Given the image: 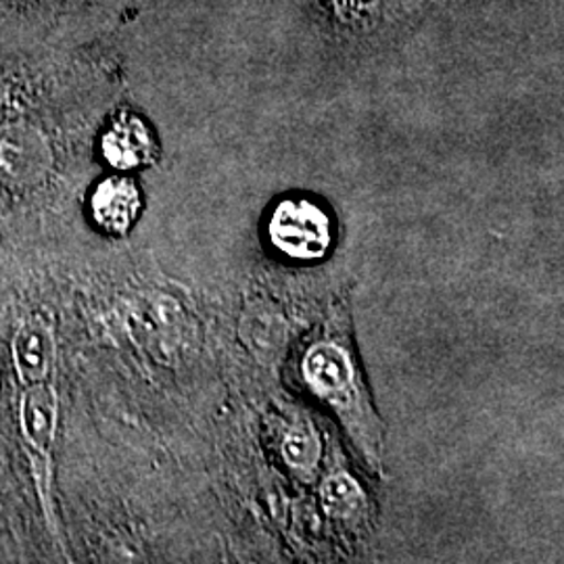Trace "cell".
I'll return each instance as SVG.
<instances>
[{"instance_id":"52a82bcc","label":"cell","mask_w":564,"mask_h":564,"mask_svg":"<svg viewBox=\"0 0 564 564\" xmlns=\"http://www.w3.org/2000/svg\"><path fill=\"white\" fill-rule=\"evenodd\" d=\"M13 358L23 384L44 383L53 370L55 341L48 324L32 318L21 324L13 339Z\"/></svg>"},{"instance_id":"9c48e42d","label":"cell","mask_w":564,"mask_h":564,"mask_svg":"<svg viewBox=\"0 0 564 564\" xmlns=\"http://www.w3.org/2000/svg\"><path fill=\"white\" fill-rule=\"evenodd\" d=\"M324 508L333 517H354L364 506V494L360 485L349 475H333L323 489Z\"/></svg>"},{"instance_id":"277c9868","label":"cell","mask_w":564,"mask_h":564,"mask_svg":"<svg viewBox=\"0 0 564 564\" xmlns=\"http://www.w3.org/2000/svg\"><path fill=\"white\" fill-rule=\"evenodd\" d=\"M155 151V139L139 116L121 113L102 132V158L111 167L121 172L153 162Z\"/></svg>"},{"instance_id":"5b68a950","label":"cell","mask_w":564,"mask_h":564,"mask_svg":"<svg viewBox=\"0 0 564 564\" xmlns=\"http://www.w3.org/2000/svg\"><path fill=\"white\" fill-rule=\"evenodd\" d=\"M21 433L39 458H48L59 423V400L55 387L44 383L25 384L20 405Z\"/></svg>"},{"instance_id":"6da1fadb","label":"cell","mask_w":564,"mask_h":564,"mask_svg":"<svg viewBox=\"0 0 564 564\" xmlns=\"http://www.w3.org/2000/svg\"><path fill=\"white\" fill-rule=\"evenodd\" d=\"M55 172V141L41 121L0 120V188H41Z\"/></svg>"},{"instance_id":"8992f818","label":"cell","mask_w":564,"mask_h":564,"mask_svg":"<svg viewBox=\"0 0 564 564\" xmlns=\"http://www.w3.org/2000/svg\"><path fill=\"white\" fill-rule=\"evenodd\" d=\"M90 212L102 230L123 235L141 212V191L137 182L126 176L105 178L93 193Z\"/></svg>"},{"instance_id":"3957f363","label":"cell","mask_w":564,"mask_h":564,"mask_svg":"<svg viewBox=\"0 0 564 564\" xmlns=\"http://www.w3.org/2000/svg\"><path fill=\"white\" fill-rule=\"evenodd\" d=\"M270 237L293 260H321L330 247V220L314 203L282 202L272 216Z\"/></svg>"},{"instance_id":"30bf717a","label":"cell","mask_w":564,"mask_h":564,"mask_svg":"<svg viewBox=\"0 0 564 564\" xmlns=\"http://www.w3.org/2000/svg\"><path fill=\"white\" fill-rule=\"evenodd\" d=\"M318 452H321L318 440L305 429L291 431L282 445V454L286 463L291 464L295 470H312L318 463Z\"/></svg>"},{"instance_id":"7a4b0ae2","label":"cell","mask_w":564,"mask_h":564,"mask_svg":"<svg viewBox=\"0 0 564 564\" xmlns=\"http://www.w3.org/2000/svg\"><path fill=\"white\" fill-rule=\"evenodd\" d=\"M303 372L312 389L323 400L333 403L347 424L358 423V431H362L366 437L370 435L368 403L364 400L356 368L345 349L333 343H321L312 347L305 356Z\"/></svg>"},{"instance_id":"ba28073f","label":"cell","mask_w":564,"mask_h":564,"mask_svg":"<svg viewBox=\"0 0 564 564\" xmlns=\"http://www.w3.org/2000/svg\"><path fill=\"white\" fill-rule=\"evenodd\" d=\"M74 0H0V21L74 30Z\"/></svg>"},{"instance_id":"8fae6325","label":"cell","mask_w":564,"mask_h":564,"mask_svg":"<svg viewBox=\"0 0 564 564\" xmlns=\"http://www.w3.org/2000/svg\"><path fill=\"white\" fill-rule=\"evenodd\" d=\"M337 2H341V7L360 9V7H366V4H370V2H375V0H337Z\"/></svg>"}]
</instances>
